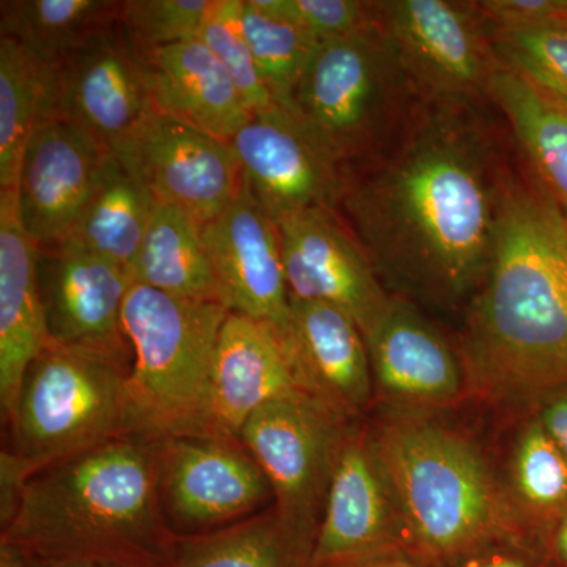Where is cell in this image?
<instances>
[{"mask_svg":"<svg viewBox=\"0 0 567 567\" xmlns=\"http://www.w3.org/2000/svg\"><path fill=\"white\" fill-rule=\"evenodd\" d=\"M417 104L393 43L374 21L319 44L289 114L347 174L385 151Z\"/></svg>","mask_w":567,"mask_h":567,"instance_id":"obj_6","label":"cell"},{"mask_svg":"<svg viewBox=\"0 0 567 567\" xmlns=\"http://www.w3.org/2000/svg\"><path fill=\"white\" fill-rule=\"evenodd\" d=\"M52 69L0 35V192L17 188L22 156L50 115Z\"/></svg>","mask_w":567,"mask_h":567,"instance_id":"obj_29","label":"cell"},{"mask_svg":"<svg viewBox=\"0 0 567 567\" xmlns=\"http://www.w3.org/2000/svg\"><path fill=\"white\" fill-rule=\"evenodd\" d=\"M39 246L22 229L14 189L0 192V404L17 410L25 372L50 344L37 275Z\"/></svg>","mask_w":567,"mask_h":567,"instance_id":"obj_21","label":"cell"},{"mask_svg":"<svg viewBox=\"0 0 567 567\" xmlns=\"http://www.w3.org/2000/svg\"><path fill=\"white\" fill-rule=\"evenodd\" d=\"M200 229L221 303L270 324L278 334L286 333L290 293L278 223L256 203L245 183L233 203Z\"/></svg>","mask_w":567,"mask_h":567,"instance_id":"obj_16","label":"cell"},{"mask_svg":"<svg viewBox=\"0 0 567 567\" xmlns=\"http://www.w3.org/2000/svg\"><path fill=\"white\" fill-rule=\"evenodd\" d=\"M451 567H559L550 544L529 546L524 536L499 540Z\"/></svg>","mask_w":567,"mask_h":567,"instance_id":"obj_37","label":"cell"},{"mask_svg":"<svg viewBox=\"0 0 567 567\" xmlns=\"http://www.w3.org/2000/svg\"><path fill=\"white\" fill-rule=\"evenodd\" d=\"M405 548L404 529L374 440L346 429L317 532L315 567Z\"/></svg>","mask_w":567,"mask_h":567,"instance_id":"obj_17","label":"cell"},{"mask_svg":"<svg viewBox=\"0 0 567 567\" xmlns=\"http://www.w3.org/2000/svg\"><path fill=\"white\" fill-rule=\"evenodd\" d=\"M212 0H125L118 22L137 52L197 39Z\"/></svg>","mask_w":567,"mask_h":567,"instance_id":"obj_33","label":"cell"},{"mask_svg":"<svg viewBox=\"0 0 567 567\" xmlns=\"http://www.w3.org/2000/svg\"><path fill=\"white\" fill-rule=\"evenodd\" d=\"M315 547L274 507L215 532L178 536L164 567H315Z\"/></svg>","mask_w":567,"mask_h":567,"instance_id":"obj_27","label":"cell"},{"mask_svg":"<svg viewBox=\"0 0 567 567\" xmlns=\"http://www.w3.org/2000/svg\"><path fill=\"white\" fill-rule=\"evenodd\" d=\"M244 28L254 62L275 106L289 112L295 91L320 41L244 0Z\"/></svg>","mask_w":567,"mask_h":567,"instance_id":"obj_30","label":"cell"},{"mask_svg":"<svg viewBox=\"0 0 567 567\" xmlns=\"http://www.w3.org/2000/svg\"><path fill=\"white\" fill-rule=\"evenodd\" d=\"M114 153L132 164L158 203L200 226L233 203L244 185L230 142L155 110Z\"/></svg>","mask_w":567,"mask_h":567,"instance_id":"obj_12","label":"cell"},{"mask_svg":"<svg viewBox=\"0 0 567 567\" xmlns=\"http://www.w3.org/2000/svg\"><path fill=\"white\" fill-rule=\"evenodd\" d=\"M297 398L306 395L275 328L230 311L213 354L208 399L212 434L240 439L246 421L257 410Z\"/></svg>","mask_w":567,"mask_h":567,"instance_id":"obj_20","label":"cell"},{"mask_svg":"<svg viewBox=\"0 0 567 567\" xmlns=\"http://www.w3.org/2000/svg\"><path fill=\"white\" fill-rule=\"evenodd\" d=\"M377 21L420 102L480 104L499 69L494 25L476 2L388 0Z\"/></svg>","mask_w":567,"mask_h":567,"instance_id":"obj_8","label":"cell"},{"mask_svg":"<svg viewBox=\"0 0 567 567\" xmlns=\"http://www.w3.org/2000/svg\"><path fill=\"white\" fill-rule=\"evenodd\" d=\"M0 524V543L25 561L166 566L178 535L164 514L158 440L123 435L33 473Z\"/></svg>","mask_w":567,"mask_h":567,"instance_id":"obj_2","label":"cell"},{"mask_svg":"<svg viewBox=\"0 0 567 567\" xmlns=\"http://www.w3.org/2000/svg\"><path fill=\"white\" fill-rule=\"evenodd\" d=\"M24 567H147V566H134L123 565V563H107V561H73V563H31L25 561Z\"/></svg>","mask_w":567,"mask_h":567,"instance_id":"obj_41","label":"cell"},{"mask_svg":"<svg viewBox=\"0 0 567 567\" xmlns=\"http://www.w3.org/2000/svg\"><path fill=\"white\" fill-rule=\"evenodd\" d=\"M476 3L494 28L567 22V0H481Z\"/></svg>","mask_w":567,"mask_h":567,"instance_id":"obj_36","label":"cell"},{"mask_svg":"<svg viewBox=\"0 0 567 567\" xmlns=\"http://www.w3.org/2000/svg\"><path fill=\"white\" fill-rule=\"evenodd\" d=\"M136 54L153 110L227 142L251 117L229 74L199 37Z\"/></svg>","mask_w":567,"mask_h":567,"instance_id":"obj_22","label":"cell"},{"mask_svg":"<svg viewBox=\"0 0 567 567\" xmlns=\"http://www.w3.org/2000/svg\"><path fill=\"white\" fill-rule=\"evenodd\" d=\"M540 424L567 461V391L558 394L544 409Z\"/></svg>","mask_w":567,"mask_h":567,"instance_id":"obj_39","label":"cell"},{"mask_svg":"<svg viewBox=\"0 0 567 567\" xmlns=\"http://www.w3.org/2000/svg\"><path fill=\"white\" fill-rule=\"evenodd\" d=\"M488 100L503 112L540 189L567 219V110L499 66Z\"/></svg>","mask_w":567,"mask_h":567,"instance_id":"obj_26","label":"cell"},{"mask_svg":"<svg viewBox=\"0 0 567 567\" xmlns=\"http://www.w3.org/2000/svg\"><path fill=\"white\" fill-rule=\"evenodd\" d=\"M393 492L404 546L434 567H451L477 551L522 536L475 447L427 423L388 425L374 439Z\"/></svg>","mask_w":567,"mask_h":567,"instance_id":"obj_4","label":"cell"},{"mask_svg":"<svg viewBox=\"0 0 567 567\" xmlns=\"http://www.w3.org/2000/svg\"><path fill=\"white\" fill-rule=\"evenodd\" d=\"M199 39L229 74L246 110L260 114L276 107L246 39L244 0H212Z\"/></svg>","mask_w":567,"mask_h":567,"instance_id":"obj_32","label":"cell"},{"mask_svg":"<svg viewBox=\"0 0 567 567\" xmlns=\"http://www.w3.org/2000/svg\"><path fill=\"white\" fill-rule=\"evenodd\" d=\"M153 111L136 50L121 22L52 69L50 115L118 152Z\"/></svg>","mask_w":567,"mask_h":567,"instance_id":"obj_14","label":"cell"},{"mask_svg":"<svg viewBox=\"0 0 567 567\" xmlns=\"http://www.w3.org/2000/svg\"><path fill=\"white\" fill-rule=\"evenodd\" d=\"M107 153L74 123L59 117L40 123L14 188L22 229L33 244L54 245L69 237Z\"/></svg>","mask_w":567,"mask_h":567,"instance_id":"obj_18","label":"cell"},{"mask_svg":"<svg viewBox=\"0 0 567 567\" xmlns=\"http://www.w3.org/2000/svg\"><path fill=\"white\" fill-rule=\"evenodd\" d=\"M164 514L178 536L203 535L257 514L274 496L240 439L215 434L158 440Z\"/></svg>","mask_w":567,"mask_h":567,"instance_id":"obj_10","label":"cell"},{"mask_svg":"<svg viewBox=\"0 0 567 567\" xmlns=\"http://www.w3.org/2000/svg\"><path fill=\"white\" fill-rule=\"evenodd\" d=\"M377 383L409 402L436 404L461 393L456 354L412 306L393 300L368 341Z\"/></svg>","mask_w":567,"mask_h":567,"instance_id":"obj_23","label":"cell"},{"mask_svg":"<svg viewBox=\"0 0 567 567\" xmlns=\"http://www.w3.org/2000/svg\"><path fill=\"white\" fill-rule=\"evenodd\" d=\"M0 567H24V563L13 547L0 543Z\"/></svg>","mask_w":567,"mask_h":567,"instance_id":"obj_42","label":"cell"},{"mask_svg":"<svg viewBox=\"0 0 567 567\" xmlns=\"http://www.w3.org/2000/svg\"><path fill=\"white\" fill-rule=\"evenodd\" d=\"M290 298L322 301L352 317L365 342L393 298L338 212L315 208L278 223Z\"/></svg>","mask_w":567,"mask_h":567,"instance_id":"obj_13","label":"cell"},{"mask_svg":"<svg viewBox=\"0 0 567 567\" xmlns=\"http://www.w3.org/2000/svg\"><path fill=\"white\" fill-rule=\"evenodd\" d=\"M517 488L525 502L546 513L567 511V461L540 421L522 436L516 456Z\"/></svg>","mask_w":567,"mask_h":567,"instance_id":"obj_34","label":"cell"},{"mask_svg":"<svg viewBox=\"0 0 567 567\" xmlns=\"http://www.w3.org/2000/svg\"><path fill=\"white\" fill-rule=\"evenodd\" d=\"M477 107L420 102L385 151L347 173L338 215L383 287L457 298L483 286L511 181Z\"/></svg>","mask_w":567,"mask_h":567,"instance_id":"obj_1","label":"cell"},{"mask_svg":"<svg viewBox=\"0 0 567 567\" xmlns=\"http://www.w3.org/2000/svg\"><path fill=\"white\" fill-rule=\"evenodd\" d=\"M200 227L178 208L156 200L130 267L132 281L185 300L223 305Z\"/></svg>","mask_w":567,"mask_h":567,"instance_id":"obj_25","label":"cell"},{"mask_svg":"<svg viewBox=\"0 0 567 567\" xmlns=\"http://www.w3.org/2000/svg\"><path fill=\"white\" fill-rule=\"evenodd\" d=\"M468 352L507 390L567 391V219L539 188L509 183Z\"/></svg>","mask_w":567,"mask_h":567,"instance_id":"obj_3","label":"cell"},{"mask_svg":"<svg viewBox=\"0 0 567 567\" xmlns=\"http://www.w3.org/2000/svg\"><path fill=\"white\" fill-rule=\"evenodd\" d=\"M550 547L558 566L567 567V511L559 517L555 535L551 536Z\"/></svg>","mask_w":567,"mask_h":567,"instance_id":"obj_40","label":"cell"},{"mask_svg":"<svg viewBox=\"0 0 567 567\" xmlns=\"http://www.w3.org/2000/svg\"><path fill=\"white\" fill-rule=\"evenodd\" d=\"M257 9L322 41L341 39L377 21V2L360 0H251Z\"/></svg>","mask_w":567,"mask_h":567,"instance_id":"obj_35","label":"cell"},{"mask_svg":"<svg viewBox=\"0 0 567 567\" xmlns=\"http://www.w3.org/2000/svg\"><path fill=\"white\" fill-rule=\"evenodd\" d=\"M132 369L50 342L25 372L2 451V503L33 473L128 435Z\"/></svg>","mask_w":567,"mask_h":567,"instance_id":"obj_7","label":"cell"},{"mask_svg":"<svg viewBox=\"0 0 567 567\" xmlns=\"http://www.w3.org/2000/svg\"><path fill=\"white\" fill-rule=\"evenodd\" d=\"M114 0H2L0 35L55 69L71 52L117 24Z\"/></svg>","mask_w":567,"mask_h":567,"instance_id":"obj_28","label":"cell"},{"mask_svg":"<svg viewBox=\"0 0 567 567\" xmlns=\"http://www.w3.org/2000/svg\"><path fill=\"white\" fill-rule=\"evenodd\" d=\"M230 145L246 188L276 223L315 208L338 212L347 174L289 112L252 114Z\"/></svg>","mask_w":567,"mask_h":567,"instance_id":"obj_15","label":"cell"},{"mask_svg":"<svg viewBox=\"0 0 567 567\" xmlns=\"http://www.w3.org/2000/svg\"><path fill=\"white\" fill-rule=\"evenodd\" d=\"M229 309L130 284L123 327L133 363L126 382L130 434L151 440L212 434L213 354Z\"/></svg>","mask_w":567,"mask_h":567,"instance_id":"obj_5","label":"cell"},{"mask_svg":"<svg viewBox=\"0 0 567 567\" xmlns=\"http://www.w3.org/2000/svg\"><path fill=\"white\" fill-rule=\"evenodd\" d=\"M346 423L311 399H281L257 410L240 440L270 483L275 509L316 544Z\"/></svg>","mask_w":567,"mask_h":567,"instance_id":"obj_9","label":"cell"},{"mask_svg":"<svg viewBox=\"0 0 567 567\" xmlns=\"http://www.w3.org/2000/svg\"><path fill=\"white\" fill-rule=\"evenodd\" d=\"M322 567H434L417 558L406 548L380 551L369 557L349 559V561L334 563Z\"/></svg>","mask_w":567,"mask_h":567,"instance_id":"obj_38","label":"cell"},{"mask_svg":"<svg viewBox=\"0 0 567 567\" xmlns=\"http://www.w3.org/2000/svg\"><path fill=\"white\" fill-rule=\"evenodd\" d=\"M492 39L499 66L567 110V22L494 28Z\"/></svg>","mask_w":567,"mask_h":567,"instance_id":"obj_31","label":"cell"},{"mask_svg":"<svg viewBox=\"0 0 567 567\" xmlns=\"http://www.w3.org/2000/svg\"><path fill=\"white\" fill-rule=\"evenodd\" d=\"M37 275L54 344L103 354L132 369L123 327L128 271L73 241L39 246Z\"/></svg>","mask_w":567,"mask_h":567,"instance_id":"obj_11","label":"cell"},{"mask_svg":"<svg viewBox=\"0 0 567 567\" xmlns=\"http://www.w3.org/2000/svg\"><path fill=\"white\" fill-rule=\"evenodd\" d=\"M278 336L306 398L346 424L369 404L371 357L352 317L322 301L290 298L289 327Z\"/></svg>","mask_w":567,"mask_h":567,"instance_id":"obj_19","label":"cell"},{"mask_svg":"<svg viewBox=\"0 0 567 567\" xmlns=\"http://www.w3.org/2000/svg\"><path fill=\"white\" fill-rule=\"evenodd\" d=\"M155 204V196L132 164L110 152L65 240L130 271Z\"/></svg>","mask_w":567,"mask_h":567,"instance_id":"obj_24","label":"cell"}]
</instances>
